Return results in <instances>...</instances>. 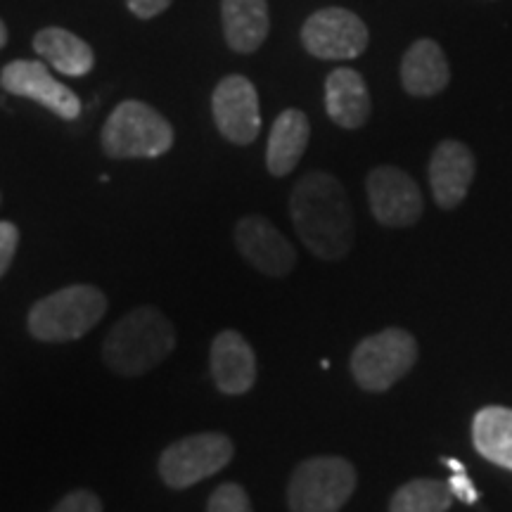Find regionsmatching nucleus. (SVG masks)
Segmentation results:
<instances>
[{"label":"nucleus","mask_w":512,"mask_h":512,"mask_svg":"<svg viewBox=\"0 0 512 512\" xmlns=\"http://www.w3.org/2000/svg\"><path fill=\"white\" fill-rule=\"evenodd\" d=\"M290 214L299 238L318 259L339 261L354 247V211L347 190L332 174L311 171L294 185Z\"/></svg>","instance_id":"nucleus-1"},{"label":"nucleus","mask_w":512,"mask_h":512,"mask_svg":"<svg viewBox=\"0 0 512 512\" xmlns=\"http://www.w3.org/2000/svg\"><path fill=\"white\" fill-rule=\"evenodd\" d=\"M176 347L171 320L155 306H138L114 323L102 358L117 375H143L159 366Z\"/></svg>","instance_id":"nucleus-2"},{"label":"nucleus","mask_w":512,"mask_h":512,"mask_svg":"<svg viewBox=\"0 0 512 512\" xmlns=\"http://www.w3.org/2000/svg\"><path fill=\"white\" fill-rule=\"evenodd\" d=\"M107 311V297L93 285L62 287L29 311V332L41 342H74L91 332Z\"/></svg>","instance_id":"nucleus-3"},{"label":"nucleus","mask_w":512,"mask_h":512,"mask_svg":"<svg viewBox=\"0 0 512 512\" xmlns=\"http://www.w3.org/2000/svg\"><path fill=\"white\" fill-rule=\"evenodd\" d=\"M174 145V128L155 107L124 100L102 126V150L114 159H155Z\"/></svg>","instance_id":"nucleus-4"},{"label":"nucleus","mask_w":512,"mask_h":512,"mask_svg":"<svg viewBox=\"0 0 512 512\" xmlns=\"http://www.w3.org/2000/svg\"><path fill=\"white\" fill-rule=\"evenodd\" d=\"M356 470L349 460L316 456L292 472L287 486L290 512H339L356 491Z\"/></svg>","instance_id":"nucleus-5"},{"label":"nucleus","mask_w":512,"mask_h":512,"mask_svg":"<svg viewBox=\"0 0 512 512\" xmlns=\"http://www.w3.org/2000/svg\"><path fill=\"white\" fill-rule=\"evenodd\" d=\"M418 361V342L411 332L387 328L370 335L351 354V375L366 392H387Z\"/></svg>","instance_id":"nucleus-6"},{"label":"nucleus","mask_w":512,"mask_h":512,"mask_svg":"<svg viewBox=\"0 0 512 512\" xmlns=\"http://www.w3.org/2000/svg\"><path fill=\"white\" fill-rule=\"evenodd\" d=\"M233 453L235 446L226 434H190L164 448L159 458V475L171 489H188L221 472L233 460Z\"/></svg>","instance_id":"nucleus-7"},{"label":"nucleus","mask_w":512,"mask_h":512,"mask_svg":"<svg viewBox=\"0 0 512 512\" xmlns=\"http://www.w3.org/2000/svg\"><path fill=\"white\" fill-rule=\"evenodd\" d=\"M368 27L363 19L344 8L313 12L302 29V43L320 60H354L368 48Z\"/></svg>","instance_id":"nucleus-8"},{"label":"nucleus","mask_w":512,"mask_h":512,"mask_svg":"<svg viewBox=\"0 0 512 512\" xmlns=\"http://www.w3.org/2000/svg\"><path fill=\"white\" fill-rule=\"evenodd\" d=\"M366 190L370 211L382 226L408 228L420 221L425 202L418 183L406 171L396 166H377L368 174Z\"/></svg>","instance_id":"nucleus-9"},{"label":"nucleus","mask_w":512,"mask_h":512,"mask_svg":"<svg viewBox=\"0 0 512 512\" xmlns=\"http://www.w3.org/2000/svg\"><path fill=\"white\" fill-rule=\"evenodd\" d=\"M211 110H214L216 128H219L221 136L228 138L230 143L249 145L259 136V93H256L254 83L247 76H226L214 88Z\"/></svg>","instance_id":"nucleus-10"},{"label":"nucleus","mask_w":512,"mask_h":512,"mask_svg":"<svg viewBox=\"0 0 512 512\" xmlns=\"http://www.w3.org/2000/svg\"><path fill=\"white\" fill-rule=\"evenodd\" d=\"M0 86L10 95L29 98L64 121H74L81 114V100L64 83L50 76L48 67L36 60H15L5 64L0 74Z\"/></svg>","instance_id":"nucleus-11"},{"label":"nucleus","mask_w":512,"mask_h":512,"mask_svg":"<svg viewBox=\"0 0 512 512\" xmlns=\"http://www.w3.org/2000/svg\"><path fill=\"white\" fill-rule=\"evenodd\" d=\"M235 245L249 264L268 278H285L297 264L290 240L264 216H245L235 228Z\"/></svg>","instance_id":"nucleus-12"},{"label":"nucleus","mask_w":512,"mask_h":512,"mask_svg":"<svg viewBox=\"0 0 512 512\" xmlns=\"http://www.w3.org/2000/svg\"><path fill=\"white\" fill-rule=\"evenodd\" d=\"M475 155L460 140H444L430 159L432 195L441 209H456L475 181Z\"/></svg>","instance_id":"nucleus-13"},{"label":"nucleus","mask_w":512,"mask_h":512,"mask_svg":"<svg viewBox=\"0 0 512 512\" xmlns=\"http://www.w3.org/2000/svg\"><path fill=\"white\" fill-rule=\"evenodd\" d=\"M211 375L223 394L240 396L256 382L254 349L240 332L223 330L211 344Z\"/></svg>","instance_id":"nucleus-14"},{"label":"nucleus","mask_w":512,"mask_h":512,"mask_svg":"<svg viewBox=\"0 0 512 512\" xmlns=\"http://www.w3.org/2000/svg\"><path fill=\"white\" fill-rule=\"evenodd\" d=\"M451 81V69L439 43L420 38L406 50L401 62V83L415 98H430L444 91Z\"/></svg>","instance_id":"nucleus-15"},{"label":"nucleus","mask_w":512,"mask_h":512,"mask_svg":"<svg viewBox=\"0 0 512 512\" xmlns=\"http://www.w3.org/2000/svg\"><path fill=\"white\" fill-rule=\"evenodd\" d=\"M325 110L342 128H361L370 117L373 102L363 76L356 69L339 67L325 81Z\"/></svg>","instance_id":"nucleus-16"},{"label":"nucleus","mask_w":512,"mask_h":512,"mask_svg":"<svg viewBox=\"0 0 512 512\" xmlns=\"http://www.w3.org/2000/svg\"><path fill=\"white\" fill-rule=\"evenodd\" d=\"M311 124L302 110H285L273 121L266 147V166L273 176L283 178L297 169L309 145Z\"/></svg>","instance_id":"nucleus-17"},{"label":"nucleus","mask_w":512,"mask_h":512,"mask_svg":"<svg viewBox=\"0 0 512 512\" xmlns=\"http://www.w3.org/2000/svg\"><path fill=\"white\" fill-rule=\"evenodd\" d=\"M223 34L235 53H254L264 46L268 27L266 0H221Z\"/></svg>","instance_id":"nucleus-18"},{"label":"nucleus","mask_w":512,"mask_h":512,"mask_svg":"<svg viewBox=\"0 0 512 512\" xmlns=\"http://www.w3.org/2000/svg\"><path fill=\"white\" fill-rule=\"evenodd\" d=\"M34 50L64 76H86L93 69V48L72 31L60 27L41 29L34 38Z\"/></svg>","instance_id":"nucleus-19"},{"label":"nucleus","mask_w":512,"mask_h":512,"mask_svg":"<svg viewBox=\"0 0 512 512\" xmlns=\"http://www.w3.org/2000/svg\"><path fill=\"white\" fill-rule=\"evenodd\" d=\"M475 448L486 460L512 470V411L501 406L482 408L472 422Z\"/></svg>","instance_id":"nucleus-20"},{"label":"nucleus","mask_w":512,"mask_h":512,"mask_svg":"<svg viewBox=\"0 0 512 512\" xmlns=\"http://www.w3.org/2000/svg\"><path fill=\"white\" fill-rule=\"evenodd\" d=\"M453 491L448 482L439 479H413L403 484L392 496L389 512H446L453 503Z\"/></svg>","instance_id":"nucleus-21"},{"label":"nucleus","mask_w":512,"mask_h":512,"mask_svg":"<svg viewBox=\"0 0 512 512\" xmlns=\"http://www.w3.org/2000/svg\"><path fill=\"white\" fill-rule=\"evenodd\" d=\"M207 512H254L247 491L240 484H221L209 498Z\"/></svg>","instance_id":"nucleus-22"},{"label":"nucleus","mask_w":512,"mask_h":512,"mask_svg":"<svg viewBox=\"0 0 512 512\" xmlns=\"http://www.w3.org/2000/svg\"><path fill=\"white\" fill-rule=\"evenodd\" d=\"M50 512H102V501L93 491L76 489L64 496Z\"/></svg>","instance_id":"nucleus-23"},{"label":"nucleus","mask_w":512,"mask_h":512,"mask_svg":"<svg viewBox=\"0 0 512 512\" xmlns=\"http://www.w3.org/2000/svg\"><path fill=\"white\" fill-rule=\"evenodd\" d=\"M19 245V230L15 223L0 221V278H3L5 271H8L12 259H15Z\"/></svg>","instance_id":"nucleus-24"},{"label":"nucleus","mask_w":512,"mask_h":512,"mask_svg":"<svg viewBox=\"0 0 512 512\" xmlns=\"http://www.w3.org/2000/svg\"><path fill=\"white\" fill-rule=\"evenodd\" d=\"M128 10L140 19H152L169 8L171 0H126Z\"/></svg>","instance_id":"nucleus-25"},{"label":"nucleus","mask_w":512,"mask_h":512,"mask_svg":"<svg viewBox=\"0 0 512 512\" xmlns=\"http://www.w3.org/2000/svg\"><path fill=\"white\" fill-rule=\"evenodd\" d=\"M448 486H451L453 496L460 498V501H463V503H475L477 501L475 486L470 484V479L465 477V472H458L456 477H451V482H448Z\"/></svg>","instance_id":"nucleus-26"},{"label":"nucleus","mask_w":512,"mask_h":512,"mask_svg":"<svg viewBox=\"0 0 512 512\" xmlns=\"http://www.w3.org/2000/svg\"><path fill=\"white\" fill-rule=\"evenodd\" d=\"M5 43H8V29H5L3 19H0V48H3Z\"/></svg>","instance_id":"nucleus-27"},{"label":"nucleus","mask_w":512,"mask_h":512,"mask_svg":"<svg viewBox=\"0 0 512 512\" xmlns=\"http://www.w3.org/2000/svg\"><path fill=\"white\" fill-rule=\"evenodd\" d=\"M444 463H446L448 467H451V470H456V472H465V470H463V465H460L458 460H453V458H446Z\"/></svg>","instance_id":"nucleus-28"}]
</instances>
